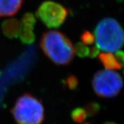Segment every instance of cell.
<instances>
[{
    "label": "cell",
    "mask_w": 124,
    "mask_h": 124,
    "mask_svg": "<svg viewBox=\"0 0 124 124\" xmlns=\"http://www.w3.org/2000/svg\"><path fill=\"white\" fill-rule=\"evenodd\" d=\"M94 40V37L89 32H85L81 36V41L84 44H91Z\"/></svg>",
    "instance_id": "cell-14"
},
{
    "label": "cell",
    "mask_w": 124,
    "mask_h": 124,
    "mask_svg": "<svg viewBox=\"0 0 124 124\" xmlns=\"http://www.w3.org/2000/svg\"><path fill=\"white\" fill-rule=\"evenodd\" d=\"M67 85L70 90H75L78 85V80L77 77L73 75L69 76L66 80Z\"/></svg>",
    "instance_id": "cell-13"
},
{
    "label": "cell",
    "mask_w": 124,
    "mask_h": 124,
    "mask_svg": "<svg viewBox=\"0 0 124 124\" xmlns=\"http://www.w3.org/2000/svg\"><path fill=\"white\" fill-rule=\"evenodd\" d=\"M92 85L95 94L103 98L116 97L124 87V81L119 73L109 70L97 72L93 77Z\"/></svg>",
    "instance_id": "cell-4"
},
{
    "label": "cell",
    "mask_w": 124,
    "mask_h": 124,
    "mask_svg": "<svg viewBox=\"0 0 124 124\" xmlns=\"http://www.w3.org/2000/svg\"></svg>",
    "instance_id": "cell-16"
},
{
    "label": "cell",
    "mask_w": 124,
    "mask_h": 124,
    "mask_svg": "<svg viewBox=\"0 0 124 124\" xmlns=\"http://www.w3.org/2000/svg\"><path fill=\"white\" fill-rule=\"evenodd\" d=\"M94 39L99 50L107 53L117 52L124 45V31L115 19L106 18L96 27Z\"/></svg>",
    "instance_id": "cell-2"
},
{
    "label": "cell",
    "mask_w": 124,
    "mask_h": 124,
    "mask_svg": "<svg viewBox=\"0 0 124 124\" xmlns=\"http://www.w3.org/2000/svg\"><path fill=\"white\" fill-rule=\"evenodd\" d=\"M74 48L75 52L80 57H86L90 54V48L82 43H77Z\"/></svg>",
    "instance_id": "cell-12"
},
{
    "label": "cell",
    "mask_w": 124,
    "mask_h": 124,
    "mask_svg": "<svg viewBox=\"0 0 124 124\" xmlns=\"http://www.w3.org/2000/svg\"><path fill=\"white\" fill-rule=\"evenodd\" d=\"M99 58L106 69L119 70L121 68V66L119 63V62H117L115 56L111 54L110 53H101L99 54Z\"/></svg>",
    "instance_id": "cell-9"
},
{
    "label": "cell",
    "mask_w": 124,
    "mask_h": 124,
    "mask_svg": "<svg viewBox=\"0 0 124 124\" xmlns=\"http://www.w3.org/2000/svg\"><path fill=\"white\" fill-rule=\"evenodd\" d=\"M22 31L20 34V40L24 44H31L35 40L34 28L36 19L33 14L26 13L22 19Z\"/></svg>",
    "instance_id": "cell-6"
},
{
    "label": "cell",
    "mask_w": 124,
    "mask_h": 124,
    "mask_svg": "<svg viewBox=\"0 0 124 124\" xmlns=\"http://www.w3.org/2000/svg\"><path fill=\"white\" fill-rule=\"evenodd\" d=\"M87 116H88L84 108H76L75 109H74L71 112L72 119L77 124L83 123Z\"/></svg>",
    "instance_id": "cell-10"
},
{
    "label": "cell",
    "mask_w": 124,
    "mask_h": 124,
    "mask_svg": "<svg viewBox=\"0 0 124 124\" xmlns=\"http://www.w3.org/2000/svg\"><path fill=\"white\" fill-rule=\"evenodd\" d=\"M11 113L17 124H41L45 118L43 104L29 93L18 98Z\"/></svg>",
    "instance_id": "cell-3"
},
{
    "label": "cell",
    "mask_w": 124,
    "mask_h": 124,
    "mask_svg": "<svg viewBox=\"0 0 124 124\" xmlns=\"http://www.w3.org/2000/svg\"><path fill=\"white\" fill-rule=\"evenodd\" d=\"M40 46L45 55L57 65H68L75 57V48L71 41L57 31H47L44 33Z\"/></svg>",
    "instance_id": "cell-1"
},
{
    "label": "cell",
    "mask_w": 124,
    "mask_h": 124,
    "mask_svg": "<svg viewBox=\"0 0 124 124\" xmlns=\"http://www.w3.org/2000/svg\"><path fill=\"white\" fill-rule=\"evenodd\" d=\"M68 15L66 8L62 4L47 1L40 5L36 16L46 26L49 28H57L65 22Z\"/></svg>",
    "instance_id": "cell-5"
},
{
    "label": "cell",
    "mask_w": 124,
    "mask_h": 124,
    "mask_svg": "<svg viewBox=\"0 0 124 124\" xmlns=\"http://www.w3.org/2000/svg\"><path fill=\"white\" fill-rule=\"evenodd\" d=\"M1 29L4 35L10 39L20 36L22 31V23L16 19H10L2 23Z\"/></svg>",
    "instance_id": "cell-8"
},
{
    "label": "cell",
    "mask_w": 124,
    "mask_h": 124,
    "mask_svg": "<svg viewBox=\"0 0 124 124\" xmlns=\"http://www.w3.org/2000/svg\"><path fill=\"white\" fill-rule=\"evenodd\" d=\"M84 108L88 116H93L99 113L101 106L97 102H89Z\"/></svg>",
    "instance_id": "cell-11"
},
{
    "label": "cell",
    "mask_w": 124,
    "mask_h": 124,
    "mask_svg": "<svg viewBox=\"0 0 124 124\" xmlns=\"http://www.w3.org/2000/svg\"><path fill=\"white\" fill-rule=\"evenodd\" d=\"M103 124H116L115 122H112V121H108V122H106V123H104Z\"/></svg>",
    "instance_id": "cell-15"
},
{
    "label": "cell",
    "mask_w": 124,
    "mask_h": 124,
    "mask_svg": "<svg viewBox=\"0 0 124 124\" xmlns=\"http://www.w3.org/2000/svg\"><path fill=\"white\" fill-rule=\"evenodd\" d=\"M23 0H0V17L13 16L20 10Z\"/></svg>",
    "instance_id": "cell-7"
}]
</instances>
